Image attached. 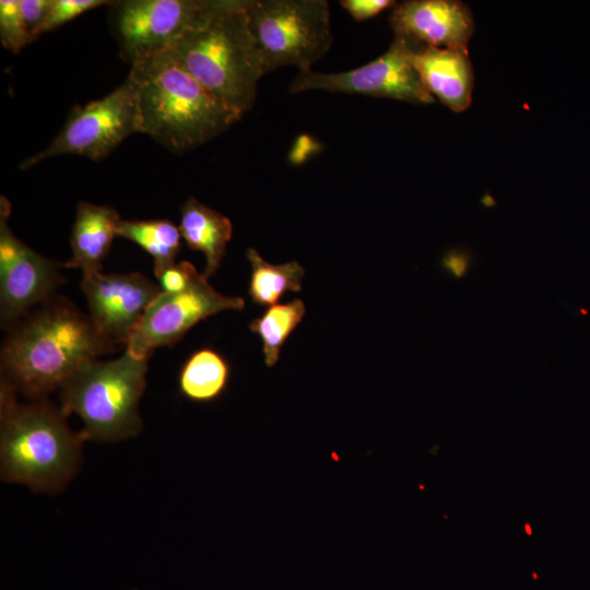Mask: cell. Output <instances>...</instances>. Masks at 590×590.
<instances>
[{"mask_svg": "<svg viewBox=\"0 0 590 590\" xmlns=\"http://www.w3.org/2000/svg\"><path fill=\"white\" fill-rule=\"evenodd\" d=\"M114 350L88 315L54 295L10 327L1 347V386L28 400L46 399L82 367Z\"/></svg>", "mask_w": 590, "mask_h": 590, "instance_id": "obj_1", "label": "cell"}, {"mask_svg": "<svg viewBox=\"0 0 590 590\" xmlns=\"http://www.w3.org/2000/svg\"><path fill=\"white\" fill-rule=\"evenodd\" d=\"M414 49L396 37L388 50L359 68L338 73L298 72L290 86L293 94L308 90L388 97L413 104H430L413 63Z\"/></svg>", "mask_w": 590, "mask_h": 590, "instance_id": "obj_9", "label": "cell"}, {"mask_svg": "<svg viewBox=\"0 0 590 590\" xmlns=\"http://www.w3.org/2000/svg\"><path fill=\"white\" fill-rule=\"evenodd\" d=\"M231 376L227 361L215 350L203 347L184 363L179 376V392L197 403H209L226 390Z\"/></svg>", "mask_w": 590, "mask_h": 590, "instance_id": "obj_17", "label": "cell"}, {"mask_svg": "<svg viewBox=\"0 0 590 590\" xmlns=\"http://www.w3.org/2000/svg\"><path fill=\"white\" fill-rule=\"evenodd\" d=\"M390 25L396 37L414 50L438 47L468 50L474 21L468 5L457 0H411L393 5Z\"/></svg>", "mask_w": 590, "mask_h": 590, "instance_id": "obj_13", "label": "cell"}, {"mask_svg": "<svg viewBox=\"0 0 590 590\" xmlns=\"http://www.w3.org/2000/svg\"><path fill=\"white\" fill-rule=\"evenodd\" d=\"M199 273L188 261L175 262L166 268L158 276L160 287L165 293H179L187 290Z\"/></svg>", "mask_w": 590, "mask_h": 590, "instance_id": "obj_23", "label": "cell"}, {"mask_svg": "<svg viewBox=\"0 0 590 590\" xmlns=\"http://www.w3.org/2000/svg\"><path fill=\"white\" fill-rule=\"evenodd\" d=\"M135 132H139L137 87L128 75L121 85L105 97L74 107L50 144L23 161L21 169L62 154L98 161Z\"/></svg>", "mask_w": 590, "mask_h": 590, "instance_id": "obj_7", "label": "cell"}, {"mask_svg": "<svg viewBox=\"0 0 590 590\" xmlns=\"http://www.w3.org/2000/svg\"><path fill=\"white\" fill-rule=\"evenodd\" d=\"M0 39L14 54L35 40L24 23L21 0L0 1Z\"/></svg>", "mask_w": 590, "mask_h": 590, "instance_id": "obj_21", "label": "cell"}, {"mask_svg": "<svg viewBox=\"0 0 590 590\" xmlns=\"http://www.w3.org/2000/svg\"><path fill=\"white\" fill-rule=\"evenodd\" d=\"M247 0H220L201 23L187 30L165 52L224 103L246 113L264 74L248 26Z\"/></svg>", "mask_w": 590, "mask_h": 590, "instance_id": "obj_4", "label": "cell"}, {"mask_svg": "<svg viewBox=\"0 0 590 590\" xmlns=\"http://www.w3.org/2000/svg\"><path fill=\"white\" fill-rule=\"evenodd\" d=\"M51 0H21V11L30 34L36 39Z\"/></svg>", "mask_w": 590, "mask_h": 590, "instance_id": "obj_24", "label": "cell"}, {"mask_svg": "<svg viewBox=\"0 0 590 590\" xmlns=\"http://www.w3.org/2000/svg\"><path fill=\"white\" fill-rule=\"evenodd\" d=\"M246 15L264 74L286 66L309 71L333 40L326 0H247Z\"/></svg>", "mask_w": 590, "mask_h": 590, "instance_id": "obj_6", "label": "cell"}, {"mask_svg": "<svg viewBox=\"0 0 590 590\" xmlns=\"http://www.w3.org/2000/svg\"><path fill=\"white\" fill-rule=\"evenodd\" d=\"M110 3L103 0H51L39 35L58 28L85 11Z\"/></svg>", "mask_w": 590, "mask_h": 590, "instance_id": "obj_22", "label": "cell"}, {"mask_svg": "<svg viewBox=\"0 0 590 590\" xmlns=\"http://www.w3.org/2000/svg\"><path fill=\"white\" fill-rule=\"evenodd\" d=\"M84 439L72 432L67 415L47 399L20 403L0 389V473L5 482L34 492L56 493L72 480Z\"/></svg>", "mask_w": 590, "mask_h": 590, "instance_id": "obj_3", "label": "cell"}, {"mask_svg": "<svg viewBox=\"0 0 590 590\" xmlns=\"http://www.w3.org/2000/svg\"><path fill=\"white\" fill-rule=\"evenodd\" d=\"M245 299L215 291L201 273L179 293L161 292L149 305L133 329L126 350L138 357L150 358L162 346L174 345L193 326L224 310H241Z\"/></svg>", "mask_w": 590, "mask_h": 590, "instance_id": "obj_10", "label": "cell"}, {"mask_svg": "<svg viewBox=\"0 0 590 590\" xmlns=\"http://www.w3.org/2000/svg\"><path fill=\"white\" fill-rule=\"evenodd\" d=\"M119 222L114 208L81 201L71 233L72 255L63 266L80 268L83 275L101 272Z\"/></svg>", "mask_w": 590, "mask_h": 590, "instance_id": "obj_15", "label": "cell"}, {"mask_svg": "<svg viewBox=\"0 0 590 590\" xmlns=\"http://www.w3.org/2000/svg\"><path fill=\"white\" fill-rule=\"evenodd\" d=\"M148 361L126 350L118 358L88 363L61 386L60 409L80 416L84 440L115 442L142 430L139 403Z\"/></svg>", "mask_w": 590, "mask_h": 590, "instance_id": "obj_5", "label": "cell"}, {"mask_svg": "<svg viewBox=\"0 0 590 590\" xmlns=\"http://www.w3.org/2000/svg\"><path fill=\"white\" fill-rule=\"evenodd\" d=\"M251 266L248 294L260 306H273L287 292H299L304 276L303 267L295 260L283 264H272L253 248L247 249Z\"/></svg>", "mask_w": 590, "mask_h": 590, "instance_id": "obj_18", "label": "cell"}, {"mask_svg": "<svg viewBox=\"0 0 590 590\" xmlns=\"http://www.w3.org/2000/svg\"><path fill=\"white\" fill-rule=\"evenodd\" d=\"M0 319L10 328L31 308L54 296L64 282L57 263L19 239L8 225L10 203L0 205Z\"/></svg>", "mask_w": 590, "mask_h": 590, "instance_id": "obj_11", "label": "cell"}, {"mask_svg": "<svg viewBox=\"0 0 590 590\" xmlns=\"http://www.w3.org/2000/svg\"><path fill=\"white\" fill-rule=\"evenodd\" d=\"M413 63L433 97L456 113L471 105L474 72L468 50L425 47L414 50Z\"/></svg>", "mask_w": 590, "mask_h": 590, "instance_id": "obj_14", "label": "cell"}, {"mask_svg": "<svg viewBox=\"0 0 590 590\" xmlns=\"http://www.w3.org/2000/svg\"><path fill=\"white\" fill-rule=\"evenodd\" d=\"M179 231L191 250L204 255L205 268L202 274L209 279L220 268L232 238L231 220L190 197L181 208Z\"/></svg>", "mask_w": 590, "mask_h": 590, "instance_id": "obj_16", "label": "cell"}, {"mask_svg": "<svg viewBox=\"0 0 590 590\" xmlns=\"http://www.w3.org/2000/svg\"><path fill=\"white\" fill-rule=\"evenodd\" d=\"M471 266L472 257L464 250H449L440 259V268L456 280L465 278Z\"/></svg>", "mask_w": 590, "mask_h": 590, "instance_id": "obj_26", "label": "cell"}, {"mask_svg": "<svg viewBox=\"0 0 590 590\" xmlns=\"http://www.w3.org/2000/svg\"><path fill=\"white\" fill-rule=\"evenodd\" d=\"M117 236L135 243L153 257L156 278L175 263L180 251L181 234L179 227L167 220H120Z\"/></svg>", "mask_w": 590, "mask_h": 590, "instance_id": "obj_19", "label": "cell"}, {"mask_svg": "<svg viewBox=\"0 0 590 590\" xmlns=\"http://www.w3.org/2000/svg\"><path fill=\"white\" fill-rule=\"evenodd\" d=\"M306 312L302 299L270 306L260 317L253 319L249 329L262 340V351L267 366H274L287 338L300 323Z\"/></svg>", "mask_w": 590, "mask_h": 590, "instance_id": "obj_20", "label": "cell"}, {"mask_svg": "<svg viewBox=\"0 0 590 590\" xmlns=\"http://www.w3.org/2000/svg\"><path fill=\"white\" fill-rule=\"evenodd\" d=\"M81 287L87 299L88 316L93 323L115 346L127 345L146 308L162 292L160 285L138 272L84 274Z\"/></svg>", "mask_w": 590, "mask_h": 590, "instance_id": "obj_12", "label": "cell"}, {"mask_svg": "<svg viewBox=\"0 0 590 590\" xmlns=\"http://www.w3.org/2000/svg\"><path fill=\"white\" fill-rule=\"evenodd\" d=\"M139 132L181 152L232 127L243 113L216 97L165 52L131 66Z\"/></svg>", "mask_w": 590, "mask_h": 590, "instance_id": "obj_2", "label": "cell"}, {"mask_svg": "<svg viewBox=\"0 0 590 590\" xmlns=\"http://www.w3.org/2000/svg\"><path fill=\"white\" fill-rule=\"evenodd\" d=\"M340 3L356 21L370 19L396 4L390 0H342Z\"/></svg>", "mask_w": 590, "mask_h": 590, "instance_id": "obj_25", "label": "cell"}, {"mask_svg": "<svg viewBox=\"0 0 590 590\" xmlns=\"http://www.w3.org/2000/svg\"><path fill=\"white\" fill-rule=\"evenodd\" d=\"M220 0L113 1V21L122 58L132 66L166 50L201 23Z\"/></svg>", "mask_w": 590, "mask_h": 590, "instance_id": "obj_8", "label": "cell"}]
</instances>
